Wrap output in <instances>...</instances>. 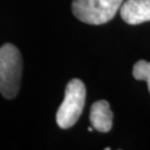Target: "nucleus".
Segmentation results:
<instances>
[{"label": "nucleus", "mask_w": 150, "mask_h": 150, "mask_svg": "<svg viewBox=\"0 0 150 150\" xmlns=\"http://www.w3.org/2000/svg\"><path fill=\"white\" fill-rule=\"evenodd\" d=\"M22 58L16 46L6 43L0 48V93L12 99L20 89Z\"/></svg>", "instance_id": "obj_1"}, {"label": "nucleus", "mask_w": 150, "mask_h": 150, "mask_svg": "<svg viewBox=\"0 0 150 150\" xmlns=\"http://www.w3.org/2000/svg\"><path fill=\"white\" fill-rule=\"evenodd\" d=\"M86 101V87L79 79L68 82L62 103L56 115L57 125L61 129L71 128L82 113Z\"/></svg>", "instance_id": "obj_2"}, {"label": "nucleus", "mask_w": 150, "mask_h": 150, "mask_svg": "<svg viewBox=\"0 0 150 150\" xmlns=\"http://www.w3.org/2000/svg\"><path fill=\"white\" fill-rule=\"evenodd\" d=\"M122 2L123 0H74L72 12L85 23L102 25L116 16Z\"/></svg>", "instance_id": "obj_3"}, {"label": "nucleus", "mask_w": 150, "mask_h": 150, "mask_svg": "<svg viewBox=\"0 0 150 150\" xmlns=\"http://www.w3.org/2000/svg\"><path fill=\"white\" fill-rule=\"evenodd\" d=\"M120 16L129 25L150 21V0H127L120 7Z\"/></svg>", "instance_id": "obj_4"}, {"label": "nucleus", "mask_w": 150, "mask_h": 150, "mask_svg": "<svg viewBox=\"0 0 150 150\" xmlns=\"http://www.w3.org/2000/svg\"><path fill=\"white\" fill-rule=\"evenodd\" d=\"M112 112L106 100L96 101L90 109V122L92 128L100 132H108L112 127Z\"/></svg>", "instance_id": "obj_5"}, {"label": "nucleus", "mask_w": 150, "mask_h": 150, "mask_svg": "<svg viewBox=\"0 0 150 150\" xmlns=\"http://www.w3.org/2000/svg\"><path fill=\"white\" fill-rule=\"evenodd\" d=\"M134 78L137 80H145L148 83V89L150 92V62L146 60L137 61L132 69Z\"/></svg>", "instance_id": "obj_6"}]
</instances>
